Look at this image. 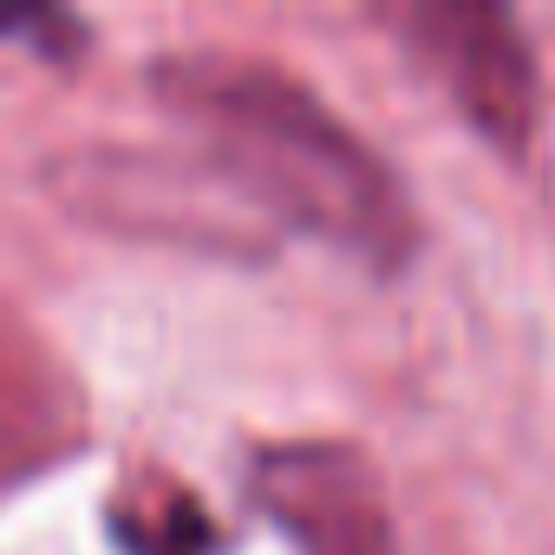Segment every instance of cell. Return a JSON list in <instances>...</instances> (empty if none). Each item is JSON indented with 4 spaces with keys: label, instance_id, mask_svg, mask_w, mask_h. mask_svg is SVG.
Masks as SVG:
<instances>
[{
    "label": "cell",
    "instance_id": "6da1fadb",
    "mask_svg": "<svg viewBox=\"0 0 555 555\" xmlns=\"http://www.w3.org/2000/svg\"><path fill=\"white\" fill-rule=\"evenodd\" d=\"M157 99L203 138V170L248 216H274L366 268H405L412 203L399 177L301 79L261 60L177 53L157 66Z\"/></svg>",
    "mask_w": 555,
    "mask_h": 555
},
{
    "label": "cell",
    "instance_id": "7a4b0ae2",
    "mask_svg": "<svg viewBox=\"0 0 555 555\" xmlns=\"http://www.w3.org/2000/svg\"><path fill=\"white\" fill-rule=\"evenodd\" d=\"M392 27L438 73L451 105L503 151L529 144L535 125V60L509 14L496 8H399Z\"/></svg>",
    "mask_w": 555,
    "mask_h": 555
},
{
    "label": "cell",
    "instance_id": "3957f363",
    "mask_svg": "<svg viewBox=\"0 0 555 555\" xmlns=\"http://www.w3.org/2000/svg\"><path fill=\"white\" fill-rule=\"evenodd\" d=\"M255 503L301 555H399L373 464L353 444H274L255 457Z\"/></svg>",
    "mask_w": 555,
    "mask_h": 555
}]
</instances>
